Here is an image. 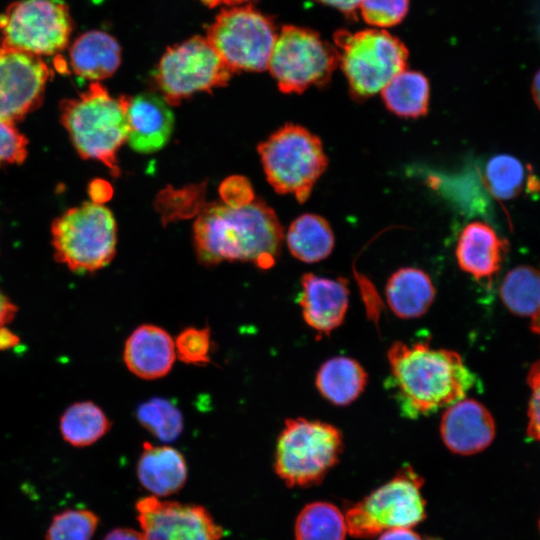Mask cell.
Returning <instances> with one entry per match:
<instances>
[{"label":"cell","mask_w":540,"mask_h":540,"mask_svg":"<svg viewBox=\"0 0 540 540\" xmlns=\"http://www.w3.org/2000/svg\"><path fill=\"white\" fill-rule=\"evenodd\" d=\"M194 246L199 261L251 262L261 269L274 266L284 231L272 208L258 198L204 205L194 222Z\"/></svg>","instance_id":"obj_1"},{"label":"cell","mask_w":540,"mask_h":540,"mask_svg":"<svg viewBox=\"0 0 540 540\" xmlns=\"http://www.w3.org/2000/svg\"><path fill=\"white\" fill-rule=\"evenodd\" d=\"M386 386L401 414L417 419L464 399L476 377L454 350L428 342H394L387 352Z\"/></svg>","instance_id":"obj_2"},{"label":"cell","mask_w":540,"mask_h":540,"mask_svg":"<svg viewBox=\"0 0 540 540\" xmlns=\"http://www.w3.org/2000/svg\"><path fill=\"white\" fill-rule=\"evenodd\" d=\"M129 98H114L96 82L61 107L63 125L79 154L102 162L115 176L119 174L116 154L128 137Z\"/></svg>","instance_id":"obj_3"},{"label":"cell","mask_w":540,"mask_h":540,"mask_svg":"<svg viewBox=\"0 0 540 540\" xmlns=\"http://www.w3.org/2000/svg\"><path fill=\"white\" fill-rule=\"evenodd\" d=\"M343 447V434L336 426L290 418L276 442L274 470L289 487L316 485L338 463Z\"/></svg>","instance_id":"obj_4"},{"label":"cell","mask_w":540,"mask_h":540,"mask_svg":"<svg viewBox=\"0 0 540 540\" xmlns=\"http://www.w3.org/2000/svg\"><path fill=\"white\" fill-rule=\"evenodd\" d=\"M334 42L338 66L355 100H365L381 92L407 66V48L383 29L338 31Z\"/></svg>","instance_id":"obj_5"},{"label":"cell","mask_w":540,"mask_h":540,"mask_svg":"<svg viewBox=\"0 0 540 540\" xmlns=\"http://www.w3.org/2000/svg\"><path fill=\"white\" fill-rule=\"evenodd\" d=\"M268 182L279 194L303 203L324 173L328 159L320 138L306 128L286 124L258 146Z\"/></svg>","instance_id":"obj_6"},{"label":"cell","mask_w":540,"mask_h":540,"mask_svg":"<svg viewBox=\"0 0 540 540\" xmlns=\"http://www.w3.org/2000/svg\"><path fill=\"white\" fill-rule=\"evenodd\" d=\"M424 480L411 466L353 504L344 514L355 538H372L394 528H413L426 518Z\"/></svg>","instance_id":"obj_7"},{"label":"cell","mask_w":540,"mask_h":540,"mask_svg":"<svg viewBox=\"0 0 540 540\" xmlns=\"http://www.w3.org/2000/svg\"><path fill=\"white\" fill-rule=\"evenodd\" d=\"M56 259L74 272H93L108 265L116 251V223L97 202L71 208L51 228Z\"/></svg>","instance_id":"obj_8"},{"label":"cell","mask_w":540,"mask_h":540,"mask_svg":"<svg viewBox=\"0 0 540 540\" xmlns=\"http://www.w3.org/2000/svg\"><path fill=\"white\" fill-rule=\"evenodd\" d=\"M338 66L336 49L313 30L284 26L277 35L268 69L283 93L323 87Z\"/></svg>","instance_id":"obj_9"},{"label":"cell","mask_w":540,"mask_h":540,"mask_svg":"<svg viewBox=\"0 0 540 540\" xmlns=\"http://www.w3.org/2000/svg\"><path fill=\"white\" fill-rule=\"evenodd\" d=\"M206 38L231 72L262 71L268 68L277 33L270 18L242 6L221 11Z\"/></svg>","instance_id":"obj_10"},{"label":"cell","mask_w":540,"mask_h":540,"mask_svg":"<svg viewBox=\"0 0 540 540\" xmlns=\"http://www.w3.org/2000/svg\"><path fill=\"white\" fill-rule=\"evenodd\" d=\"M72 23L64 0H18L0 14L2 46L52 55L68 44Z\"/></svg>","instance_id":"obj_11"},{"label":"cell","mask_w":540,"mask_h":540,"mask_svg":"<svg viewBox=\"0 0 540 540\" xmlns=\"http://www.w3.org/2000/svg\"><path fill=\"white\" fill-rule=\"evenodd\" d=\"M231 73L207 38L194 36L167 49L155 80L164 100L176 106L196 92L225 85Z\"/></svg>","instance_id":"obj_12"},{"label":"cell","mask_w":540,"mask_h":540,"mask_svg":"<svg viewBox=\"0 0 540 540\" xmlns=\"http://www.w3.org/2000/svg\"><path fill=\"white\" fill-rule=\"evenodd\" d=\"M145 540H221L223 528L200 505L161 500L150 495L136 502Z\"/></svg>","instance_id":"obj_13"},{"label":"cell","mask_w":540,"mask_h":540,"mask_svg":"<svg viewBox=\"0 0 540 540\" xmlns=\"http://www.w3.org/2000/svg\"><path fill=\"white\" fill-rule=\"evenodd\" d=\"M40 57L0 47V120L14 123L40 99L49 78Z\"/></svg>","instance_id":"obj_14"},{"label":"cell","mask_w":540,"mask_h":540,"mask_svg":"<svg viewBox=\"0 0 540 540\" xmlns=\"http://www.w3.org/2000/svg\"><path fill=\"white\" fill-rule=\"evenodd\" d=\"M300 284L297 302L305 323L319 336H328L345 319L349 304L348 280L306 273Z\"/></svg>","instance_id":"obj_15"},{"label":"cell","mask_w":540,"mask_h":540,"mask_svg":"<svg viewBox=\"0 0 540 540\" xmlns=\"http://www.w3.org/2000/svg\"><path fill=\"white\" fill-rule=\"evenodd\" d=\"M495 431V422L489 410L470 398L447 407L440 422L444 445L459 455H473L483 451L492 443Z\"/></svg>","instance_id":"obj_16"},{"label":"cell","mask_w":540,"mask_h":540,"mask_svg":"<svg viewBox=\"0 0 540 540\" xmlns=\"http://www.w3.org/2000/svg\"><path fill=\"white\" fill-rule=\"evenodd\" d=\"M128 137L132 149L151 153L161 149L170 138L174 118L162 96L145 92L129 98Z\"/></svg>","instance_id":"obj_17"},{"label":"cell","mask_w":540,"mask_h":540,"mask_svg":"<svg viewBox=\"0 0 540 540\" xmlns=\"http://www.w3.org/2000/svg\"><path fill=\"white\" fill-rule=\"evenodd\" d=\"M176 358L175 345L163 328L143 324L127 338L123 359L130 372L141 379L152 380L168 374Z\"/></svg>","instance_id":"obj_18"},{"label":"cell","mask_w":540,"mask_h":540,"mask_svg":"<svg viewBox=\"0 0 540 540\" xmlns=\"http://www.w3.org/2000/svg\"><path fill=\"white\" fill-rule=\"evenodd\" d=\"M507 246L490 225L473 221L458 237L456 260L461 270L476 280L491 279L501 268Z\"/></svg>","instance_id":"obj_19"},{"label":"cell","mask_w":540,"mask_h":540,"mask_svg":"<svg viewBox=\"0 0 540 540\" xmlns=\"http://www.w3.org/2000/svg\"><path fill=\"white\" fill-rule=\"evenodd\" d=\"M137 477L153 496L160 498L172 495L186 483V460L171 446H154L144 442L137 462Z\"/></svg>","instance_id":"obj_20"},{"label":"cell","mask_w":540,"mask_h":540,"mask_svg":"<svg viewBox=\"0 0 540 540\" xmlns=\"http://www.w3.org/2000/svg\"><path fill=\"white\" fill-rule=\"evenodd\" d=\"M385 295L389 308L397 317L414 319L428 311L435 299L436 289L425 271L403 267L389 277Z\"/></svg>","instance_id":"obj_21"},{"label":"cell","mask_w":540,"mask_h":540,"mask_svg":"<svg viewBox=\"0 0 540 540\" xmlns=\"http://www.w3.org/2000/svg\"><path fill=\"white\" fill-rule=\"evenodd\" d=\"M121 62L118 42L108 33L92 30L82 34L72 44L70 63L78 76L99 81L110 77Z\"/></svg>","instance_id":"obj_22"},{"label":"cell","mask_w":540,"mask_h":540,"mask_svg":"<svg viewBox=\"0 0 540 540\" xmlns=\"http://www.w3.org/2000/svg\"><path fill=\"white\" fill-rule=\"evenodd\" d=\"M368 375L355 359L336 356L325 361L315 377L319 393L330 403L346 406L354 402L365 390Z\"/></svg>","instance_id":"obj_23"},{"label":"cell","mask_w":540,"mask_h":540,"mask_svg":"<svg viewBox=\"0 0 540 540\" xmlns=\"http://www.w3.org/2000/svg\"><path fill=\"white\" fill-rule=\"evenodd\" d=\"M287 245L291 254L305 263H316L326 259L335 244L334 234L325 218L306 213L290 225Z\"/></svg>","instance_id":"obj_24"},{"label":"cell","mask_w":540,"mask_h":540,"mask_svg":"<svg viewBox=\"0 0 540 540\" xmlns=\"http://www.w3.org/2000/svg\"><path fill=\"white\" fill-rule=\"evenodd\" d=\"M386 108L403 118L425 116L429 108V81L422 73L406 69L381 90Z\"/></svg>","instance_id":"obj_25"},{"label":"cell","mask_w":540,"mask_h":540,"mask_svg":"<svg viewBox=\"0 0 540 540\" xmlns=\"http://www.w3.org/2000/svg\"><path fill=\"white\" fill-rule=\"evenodd\" d=\"M59 428L65 442L75 447H86L102 438L110 430L111 423L99 406L82 401L65 410Z\"/></svg>","instance_id":"obj_26"},{"label":"cell","mask_w":540,"mask_h":540,"mask_svg":"<svg viewBox=\"0 0 540 540\" xmlns=\"http://www.w3.org/2000/svg\"><path fill=\"white\" fill-rule=\"evenodd\" d=\"M347 533L344 514L326 501L307 504L295 521V540H345Z\"/></svg>","instance_id":"obj_27"},{"label":"cell","mask_w":540,"mask_h":540,"mask_svg":"<svg viewBox=\"0 0 540 540\" xmlns=\"http://www.w3.org/2000/svg\"><path fill=\"white\" fill-rule=\"evenodd\" d=\"M500 296L513 314L532 318L540 309V271L530 266L509 271L501 284Z\"/></svg>","instance_id":"obj_28"},{"label":"cell","mask_w":540,"mask_h":540,"mask_svg":"<svg viewBox=\"0 0 540 540\" xmlns=\"http://www.w3.org/2000/svg\"><path fill=\"white\" fill-rule=\"evenodd\" d=\"M527 176L522 163L513 156L502 154L492 157L485 168L484 180L489 192L499 200H510L520 194Z\"/></svg>","instance_id":"obj_29"},{"label":"cell","mask_w":540,"mask_h":540,"mask_svg":"<svg viewBox=\"0 0 540 540\" xmlns=\"http://www.w3.org/2000/svg\"><path fill=\"white\" fill-rule=\"evenodd\" d=\"M138 422L162 442L176 440L183 430V416L177 406L164 398H151L136 410Z\"/></svg>","instance_id":"obj_30"},{"label":"cell","mask_w":540,"mask_h":540,"mask_svg":"<svg viewBox=\"0 0 540 540\" xmlns=\"http://www.w3.org/2000/svg\"><path fill=\"white\" fill-rule=\"evenodd\" d=\"M99 517L89 509H66L56 514L45 540H92Z\"/></svg>","instance_id":"obj_31"},{"label":"cell","mask_w":540,"mask_h":540,"mask_svg":"<svg viewBox=\"0 0 540 540\" xmlns=\"http://www.w3.org/2000/svg\"><path fill=\"white\" fill-rule=\"evenodd\" d=\"M174 345L176 357L186 364L203 365L210 362L209 328L188 327L178 334Z\"/></svg>","instance_id":"obj_32"},{"label":"cell","mask_w":540,"mask_h":540,"mask_svg":"<svg viewBox=\"0 0 540 540\" xmlns=\"http://www.w3.org/2000/svg\"><path fill=\"white\" fill-rule=\"evenodd\" d=\"M409 0H361L359 9L363 19L377 28L400 23L407 14Z\"/></svg>","instance_id":"obj_33"},{"label":"cell","mask_w":540,"mask_h":540,"mask_svg":"<svg viewBox=\"0 0 540 540\" xmlns=\"http://www.w3.org/2000/svg\"><path fill=\"white\" fill-rule=\"evenodd\" d=\"M27 140L13 123L0 120V164L22 163L26 157Z\"/></svg>","instance_id":"obj_34"},{"label":"cell","mask_w":540,"mask_h":540,"mask_svg":"<svg viewBox=\"0 0 540 540\" xmlns=\"http://www.w3.org/2000/svg\"><path fill=\"white\" fill-rule=\"evenodd\" d=\"M527 382L531 389L527 434L529 438L540 443V360L530 367Z\"/></svg>","instance_id":"obj_35"},{"label":"cell","mask_w":540,"mask_h":540,"mask_svg":"<svg viewBox=\"0 0 540 540\" xmlns=\"http://www.w3.org/2000/svg\"><path fill=\"white\" fill-rule=\"evenodd\" d=\"M377 540H422L412 528H394L378 535Z\"/></svg>","instance_id":"obj_36"},{"label":"cell","mask_w":540,"mask_h":540,"mask_svg":"<svg viewBox=\"0 0 540 540\" xmlns=\"http://www.w3.org/2000/svg\"><path fill=\"white\" fill-rule=\"evenodd\" d=\"M16 314V306L0 291V329L11 322Z\"/></svg>","instance_id":"obj_37"},{"label":"cell","mask_w":540,"mask_h":540,"mask_svg":"<svg viewBox=\"0 0 540 540\" xmlns=\"http://www.w3.org/2000/svg\"><path fill=\"white\" fill-rule=\"evenodd\" d=\"M103 540H145L140 531L131 528H116L111 530Z\"/></svg>","instance_id":"obj_38"},{"label":"cell","mask_w":540,"mask_h":540,"mask_svg":"<svg viewBox=\"0 0 540 540\" xmlns=\"http://www.w3.org/2000/svg\"><path fill=\"white\" fill-rule=\"evenodd\" d=\"M325 5L331 6L343 13L354 14L359 8L361 0H317Z\"/></svg>","instance_id":"obj_39"},{"label":"cell","mask_w":540,"mask_h":540,"mask_svg":"<svg viewBox=\"0 0 540 540\" xmlns=\"http://www.w3.org/2000/svg\"><path fill=\"white\" fill-rule=\"evenodd\" d=\"M17 342V337L7 329H0V349L10 348Z\"/></svg>","instance_id":"obj_40"},{"label":"cell","mask_w":540,"mask_h":540,"mask_svg":"<svg viewBox=\"0 0 540 540\" xmlns=\"http://www.w3.org/2000/svg\"><path fill=\"white\" fill-rule=\"evenodd\" d=\"M532 96L537 107L540 109V70L537 71L532 82Z\"/></svg>","instance_id":"obj_41"},{"label":"cell","mask_w":540,"mask_h":540,"mask_svg":"<svg viewBox=\"0 0 540 540\" xmlns=\"http://www.w3.org/2000/svg\"><path fill=\"white\" fill-rule=\"evenodd\" d=\"M205 5L208 7H215L221 4L225 5H232V4H239L251 0H201Z\"/></svg>","instance_id":"obj_42"},{"label":"cell","mask_w":540,"mask_h":540,"mask_svg":"<svg viewBox=\"0 0 540 540\" xmlns=\"http://www.w3.org/2000/svg\"><path fill=\"white\" fill-rule=\"evenodd\" d=\"M531 330L540 337V309L531 318Z\"/></svg>","instance_id":"obj_43"},{"label":"cell","mask_w":540,"mask_h":540,"mask_svg":"<svg viewBox=\"0 0 540 540\" xmlns=\"http://www.w3.org/2000/svg\"><path fill=\"white\" fill-rule=\"evenodd\" d=\"M426 540H441V539H437V538H428Z\"/></svg>","instance_id":"obj_44"},{"label":"cell","mask_w":540,"mask_h":540,"mask_svg":"<svg viewBox=\"0 0 540 540\" xmlns=\"http://www.w3.org/2000/svg\"><path fill=\"white\" fill-rule=\"evenodd\" d=\"M539 530H540V520H539Z\"/></svg>","instance_id":"obj_45"}]
</instances>
